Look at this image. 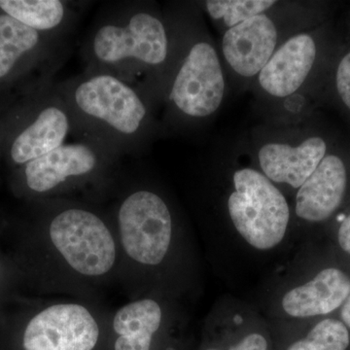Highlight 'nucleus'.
Listing matches in <instances>:
<instances>
[{
	"label": "nucleus",
	"instance_id": "nucleus-16",
	"mask_svg": "<svg viewBox=\"0 0 350 350\" xmlns=\"http://www.w3.org/2000/svg\"><path fill=\"white\" fill-rule=\"evenodd\" d=\"M350 295V278L340 269L320 271L310 282L288 291L282 308L290 317L306 319L337 310Z\"/></svg>",
	"mask_w": 350,
	"mask_h": 350
},
{
	"label": "nucleus",
	"instance_id": "nucleus-19",
	"mask_svg": "<svg viewBox=\"0 0 350 350\" xmlns=\"http://www.w3.org/2000/svg\"><path fill=\"white\" fill-rule=\"evenodd\" d=\"M273 4V0H208L206 7L213 19H222L231 29L265 12Z\"/></svg>",
	"mask_w": 350,
	"mask_h": 350
},
{
	"label": "nucleus",
	"instance_id": "nucleus-10",
	"mask_svg": "<svg viewBox=\"0 0 350 350\" xmlns=\"http://www.w3.org/2000/svg\"><path fill=\"white\" fill-rule=\"evenodd\" d=\"M100 329L86 308L62 304L45 308L29 321L25 350H93Z\"/></svg>",
	"mask_w": 350,
	"mask_h": 350
},
{
	"label": "nucleus",
	"instance_id": "nucleus-22",
	"mask_svg": "<svg viewBox=\"0 0 350 350\" xmlns=\"http://www.w3.org/2000/svg\"><path fill=\"white\" fill-rule=\"evenodd\" d=\"M338 239L342 250L350 254V214L342 221L338 230Z\"/></svg>",
	"mask_w": 350,
	"mask_h": 350
},
{
	"label": "nucleus",
	"instance_id": "nucleus-15",
	"mask_svg": "<svg viewBox=\"0 0 350 350\" xmlns=\"http://www.w3.org/2000/svg\"><path fill=\"white\" fill-rule=\"evenodd\" d=\"M326 151L325 142L314 137L297 147L282 144L264 145L258 157L265 176L269 180L300 188L319 167Z\"/></svg>",
	"mask_w": 350,
	"mask_h": 350
},
{
	"label": "nucleus",
	"instance_id": "nucleus-6",
	"mask_svg": "<svg viewBox=\"0 0 350 350\" xmlns=\"http://www.w3.org/2000/svg\"><path fill=\"white\" fill-rule=\"evenodd\" d=\"M120 159L103 144L77 140L64 144L14 172L27 193L45 195L96 178L114 167Z\"/></svg>",
	"mask_w": 350,
	"mask_h": 350
},
{
	"label": "nucleus",
	"instance_id": "nucleus-14",
	"mask_svg": "<svg viewBox=\"0 0 350 350\" xmlns=\"http://www.w3.org/2000/svg\"><path fill=\"white\" fill-rule=\"evenodd\" d=\"M347 170L342 159L324 157L317 170L299 188L296 213L310 222L330 217L342 204L347 189Z\"/></svg>",
	"mask_w": 350,
	"mask_h": 350
},
{
	"label": "nucleus",
	"instance_id": "nucleus-21",
	"mask_svg": "<svg viewBox=\"0 0 350 350\" xmlns=\"http://www.w3.org/2000/svg\"><path fill=\"white\" fill-rule=\"evenodd\" d=\"M217 350V349H207ZM229 350H268V344L266 338L257 333L246 336L238 345L231 347Z\"/></svg>",
	"mask_w": 350,
	"mask_h": 350
},
{
	"label": "nucleus",
	"instance_id": "nucleus-20",
	"mask_svg": "<svg viewBox=\"0 0 350 350\" xmlns=\"http://www.w3.org/2000/svg\"><path fill=\"white\" fill-rule=\"evenodd\" d=\"M336 84L340 98L350 109V53L345 55L338 64Z\"/></svg>",
	"mask_w": 350,
	"mask_h": 350
},
{
	"label": "nucleus",
	"instance_id": "nucleus-11",
	"mask_svg": "<svg viewBox=\"0 0 350 350\" xmlns=\"http://www.w3.org/2000/svg\"><path fill=\"white\" fill-rule=\"evenodd\" d=\"M278 31L265 14L231 27L223 38V53L237 73L251 77L259 75L275 52Z\"/></svg>",
	"mask_w": 350,
	"mask_h": 350
},
{
	"label": "nucleus",
	"instance_id": "nucleus-5",
	"mask_svg": "<svg viewBox=\"0 0 350 350\" xmlns=\"http://www.w3.org/2000/svg\"><path fill=\"white\" fill-rule=\"evenodd\" d=\"M236 191L228 209L237 231L251 246L269 250L282 243L289 223L284 196L268 177L252 169L234 172Z\"/></svg>",
	"mask_w": 350,
	"mask_h": 350
},
{
	"label": "nucleus",
	"instance_id": "nucleus-4",
	"mask_svg": "<svg viewBox=\"0 0 350 350\" xmlns=\"http://www.w3.org/2000/svg\"><path fill=\"white\" fill-rule=\"evenodd\" d=\"M2 158L14 170L66 144L73 121L55 83L23 96L0 114Z\"/></svg>",
	"mask_w": 350,
	"mask_h": 350
},
{
	"label": "nucleus",
	"instance_id": "nucleus-23",
	"mask_svg": "<svg viewBox=\"0 0 350 350\" xmlns=\"http://www.w3.org/2000/svg\"><path fill=\"white\" fill-rule=\"evenodd\" d=\"M340 314H342V319L344 320L345 324H347L350 328V295L347 301H345Z\"/></svg>",
	"mask_w": 350,
	"mask_h": 350
},
{
	"label": "nucleus",
	"instance_id": "nucleus-24",
	"mask_svg": "<svg viewBox=\"0 0 350 350\" xmlns=\"http://www.w3.org/2000/svg\"><path fill=\"white\" fill-rule=\"evenodd\" d=\"M2 153H3V124L0 118V158L2 157Z\"/></svg>",
	"mask_w": 350,
	"mask_h": 350
},
{
	"label": "nucleus",
	"instance_id": "nucleus-17",
	"mask_svg": "<svg viewBox=\"0 0 350 350\" xmlns=\"http://www.w3.org/2000/svg\"><path fill=\"white\" fill-rule=\"evenodd\" d=\"M162 310L157 301H133L120 308L113 320V328L119 335L115 350H150L152 338L160 328Z\"/></svg>",
	"mask_w": 350,
	"mask_h": 350
},
{
	"label": "nucleus",
	"instance_id": "nucleus-1",
	"mask_svg": "<svg viewBox=\"0 0 350 350\" xmlns=\"http://www.w3.org/2000/svg\"><path fill=\"white\" fill-rule=\"evenodd\" d=\"M172 54L167 25L148 2L101 5L80 47L84 70L110 73L144 89V78L163 69Z\"/></svg>",
	"mask_w": 350,
	"mask_h": 350
},
{
	"label": "nucleus",
	"instance_id": "nucleus-3",
	"mask_svg": "<svg viewBox=\"0 0 350 350\" xmlns=\"http://www.w3.org/2000/svg\"><path fill=\"white\" fill-rule=\"evenodd\" d=\"M72 40L43 36L0 14V114L23 96L55 83Z\"/></svg>",
	"mask_w": 350,
	"mask_h": 350
},
{
	"label": "nucleus",
	"instance_id": "nucleus-9",
	"mask_svg": "<svg viewBox=\"0 0 350 350\" xmlns=\"http://www.w3.org/2000/svg\"><path fill=\"white\" fill-rule=\"evenodd\" d=\"M117 219L129 256L148 266L163 261L172 241V219L160 196L144 189L131 192L120 204Z\"/></svg>",
	"mask_w": 350,
	"mask_h": 350
},
{
	"label": "nucleus",
	"instance_id": "nucleus-7",
	"mask_svg": "<svg viewBox=\"0 0 350 350\" xmlns=\"http://www.w3.org/2000/svg\"><path fill=\"white\" fill-rule=\"evenodd\" d=\"M51 241L69 266L81 275H103L116 259L114 239L103 219L84 207L68 206L53 216Z\"/></svg>",
	"mask_w": 350,
	"mask_h": 350
},
{
	"label": "nucleus",
	"instance_id": "nucleus-2",
	"mask_svg": "<svg viewBox=\"0 0 350 350\" xmlns=\"http://www.w3.org/2000/svg\"><path fill=\"white\" fill-rule=\"evenodd\" d=\"M55 85L68 105L77 140L98 142L121 158L144 148L153 121L148 96L139 87L93 70Z\"/></svg>",
	"mask_w": 350,
	"mask_h": 350
},
{
	"label": "nucleus",
	"instance_id": "nucleus-13",
	"mask_svg": "<svg viewBox=\"0 0 350 350\" xmlns=\"http://www.w3.org/2000/svg\"><path fill=\"white\" fill-rule=\"evenodd\" d=\"M317 57L312 36L299 34L286 41L259 73L262 89L276 98L291 96L305 82Z\"/></svg>",
	"mask_w": 350,
	"mask_h": 350
},
{
	"label": "nucleus",
	"instance_id": "nucleus-12",
	"mask_svg": "<svg viewBox=\"0 0 350 350\" xmlns=\"http://www.w3.org/2000/svg\"><path fill=\"white\" fill-rule=\"evenodd\" d=\"M90 3L68 0H0V14L48 38L72 40Z\"/></svg>",
	"mask_w": 350,
	"mask_h": 350
},
{
	"label": "nucleus",
	"instance_id": "nucleus-18",
	"mask_svg": "<svg viewBox=\"0 0 350 350\" xmlns=\"http://www.w3.org/2000/svg\"><path fill=\"white\" fill-rule=\"evenodd\" d=\"M349 345V334L345 324L338 320L325 319L287 350H347Z\"/></svg>",
	"mask_w": 350,
	"mask_h": 350
},
{
	"label": "nucleus",
	"instance_id": "nucleus-8",
	"mask_svg": "<svg viewBox=\"0 0 350 350\" xmlns=\"http://www.w3.org/2000/svg\"><path fill=\"white\" fill-rule=\"evenodd\" d=\"M176 66L167 93L172 109L191 120L206 118L215 112L224 98L225 81L213 46L195 41Z\"/></svg>",
	"mask_w": 350,
	"mask_h": 350
}]
</instances>
